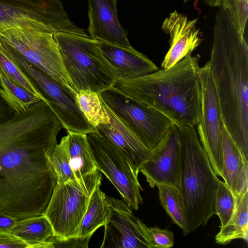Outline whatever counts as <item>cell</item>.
I'll return each mask as SVG.
<instances>
[{
    "label": "cell",
    "mask_w": 248,
    "mask_h": 248,
    "mask_svg": "<svg viewBox=\"0 0 248 248\" xmlns=\"http://www.w3.org/2000/svg\"><path fill=\"white\" fill-rule=\"evenodd\" d=\"M63 126L41 100L16 113L0 97V210L17 219L44 215L57 177L50 161Z\"/></svg>",
    "instance_id": "6da1fadb"
},
{
    "label": "cell",
    "mask_w": 248,
    "mask_h": 248,
    "mask_svg": "<svg viewBox=\"0 0 248 248\" xmlns=\"http://www.w3.org/2000/svg\"><path fill=\"white\" fill-rule=\"evenodd\" d=\"M208 62L224 126L248 159V46L233 18L221 7Z\"/></svg>",
    "instance_id": "7a4b0ae2"
},
{
    "label": "cell",
    "mask_w": 248,
    "mask_h": 248,
    "mask_svg": "<svg viewBox=\"0 0 248 248\" xmlns=\"http://www.w3.org/2000/svg\"><path fill=\"white\" fill-rule=\"evenodd\" d=\"M198 60L190 55L170 68L135 78L117 79L113 87L177 126L195 127L201 107Z\"/></svg>",
    "instance_id": "3957f363"
},
{
    "label": "cell",
    "mask_w": 248,
    "mask_h": 248,
    "mask_svg": "<svg viewBox=\"0 0 248 248\" xmlns=\"http://www.w3.org/2000/svg\"><path fill=\"white\" fill-rule=\"evenodd\" d=\"M178 126L181 147L179 192L186 215V235L206 225L216 215L215 198L220 180L213 170L195 127Z\"/></svg>",
    "instance_id": "277c9868"
},
{
    "label": "cell",
    "mask_w": 248,
    "mask_h": 248,
    "mask_svg": "<svg viewBox=\"0 0 248 248\" xmlns=\"http://www.w3.org/2000/svg\"><path fill=\"white\" fill-rule=\"evenodd\" d=\"M54 37L76 93L90 90L99 93L114 86L117 78L99 41L65 32L54 33Z\"/></svg>",
    "instance_id": "5b68a950"
},
{
    "label": "cell",
    "mask_w": 248,
    "mask_h": 248,
    "mask_svg": "<svg viewBox=\"0 0 248 248\" xmlns=\"http://www.w3.org/2000/svg\"><path fill=\"white\" fill-rule=\"evenodd\" d=\"M102 180L101 172L97 170L80 179L57 182L44 214L54 236L61 239L78 237L91 196Z\"/></svg>",
    "instance_id": "8992f818"
},
{
    "label": "cell",
    "mask_w": 248,
    "mask_h": 248,
    "mask_svg": "<svg viewBox=\"0 0 248 248\" xmlns=\"http://www.w3.org/2000/svg\"><path fill=\"white\" fill-rule=\"evenodd\" d=\"M16 28L89 36L70 20L60 0H0V32Z\"/></svg>",
    "instance_id": "52a82bcc"
},
{
    "label": "cell",
    "mask_w": 248,
    "mask_h": 248,
    "mask_svg": "<svg viewBox=\"0 0 248 248\" xmlns=\"http://www.w3.org/2000/svg\"><path fill=\"white\" fill-rule=\"evenodd\" d=\"M0 41L76 94L53 32L23 28H12L0 32Z\"/></svg>",
    "instance_id": "ba28073f"
},
{
    "label": "cell",
    "mask_w": 248,
    "mask_h": 248,
    "mask_svg": "<svg viewBox=\"0 0 248 248\" xmlns=\"http://www.w3.org/2000/svg\"><path fill=\"white\" fill-rule=\"evenodd\" d=\"M10 56L36 86L68 132L87 134L95 130L80 110L76 94L67 90L0 41Z\"/></svg>",
    "instance_id": "9c48e42d"
},
{
    "label": "cell",
    "mask_w": 248,
    "mask_h": 248,
    "mask_svg": "<svg viewBox=\"0 0 248 248\" xmlns=\"http://www.w3.org/2000/svg\"><path fill=\"white\" fill-rule=\"evenodd\" d=\"M98 94L105 105L151 151L173 124L159 111L135 101L113 87Z\"/></svg>",
    "instance_id": "30bf717a"
},
{
    "label": "cell",
    "mask_w": 248,
    "mask_h": 248,
    "mask_svg": "<svg viewBox=\"0 0 248 248\" xmlns=\"http://www.w3.org/2000/svg\"><path fill=\"white\" fill-rule=\"evenodd\" d=\"M96 170L103 173L118 191L124 202L138 210L143 203V190L127 157L110 141L96 130L87 134Z\"/></svg>",
    "instance_id": "8fae6325"
},
{
    "label": "cell",
    "mask_w": 248,
    "mask_h": 248,
    "mask_svg": "<svg viewBox=\"0 0 248 248\" xmlns=\"http://www.w3.org/2000/svg\"><path fill=\"white\" fill-rule=\"evenodd\" d=\"M201 107L197 126L200 141L215 174L223 179L222 130L224 126L212 70L207 62L199 67Z\"/></svg>",
    "instance_id": "7c38bea8"
},
{
    "label": "cell",
    "mask_w": 248,
    "mask_h": 248,
    "mask_svg": "<svg viewBox=\"0 0 248 248\" xmlns=\"http://www.w3.org/2000/svg\"><path fill=\"white\" fill-rule=\"evenodd\" d=\"M110 214L101 248H152L148 227L121 200L106 196Z\"/></svg>",
    "instance_id": "4fadbf2b"
},
{
    "label": "cell",
    "mask_w": 248,
    "mask_h": 248,
    "mask_svg": "<svg viewBox=\"0 0 248 248\" xmlns=\"http://www.w3.org/2000/svg\"><path fill=\"white\" fill-rule=\"evenodd\" d=\"M140 172L151 187L158 185L171 186L180 190L181 147L178 126L173 124L156 146Z\"/></svg>",
    "instance_id": "5bb4252c"
},
{
    "label": "cell",
    "mask_w": 248,
    "mask_h": 248,
    "mask_svg": "<svg viewBox=\"0 0 248 248\" xmlns=\"http://www.w3.org/2000/svg\"><path fill=\"white\" fill-rule=\"evenodd\" d=\"M197 19L190 20L176 10L163 22L161 29L170 36V48L161 63L162 69L171 67L191 53L202 42Z\"/></svg>",
    "instance_id": "9a60e30c"
},
{
    "label": "cell",
    "mask_w": 248,
    "mask_h": 248,
    "mask_svg": "<svg viewBox=\"0 0 248 248\" xmlns=\"http://www.w3.org/2000/svg\"><path fill=\"white\" fill-rule=\"evenodd\" d=\"M90 36L126 48L132 47L119 22L116 0H88Z\"/></svg>",
    "instance_id": "2e32d148"
},
{
    "label": "cell",
    "mask_w": 248,
    "mask_h": 248,
    "mask_svg": "<svg viewBox=\"0 0 248 248\" xmlns=\"http://www.w3.org/2000/svg\"><path fill=\"white\" fill-rule=\"evenodd\" d=\"M102 102L110 120L108 124H99L95 129L127 157L138 174L142 165L150 158L151 151Z\"/></svg>",
    "instance_id": "e0dca14e"
},
{
    "label": "cell",
    "mask_w": 248,
    "mask_h": 248,
    "mask_svg": "<svg viewBox=\"0 0 248 248\" xmlns=\"http://www.w3.org/2000/svg\"><path fill=\"white\" fill-rule=\"evenodd\" d=\"M103 54L113 68L117 79H132L158 70L143 54L133 47L126 48L99 41Z\"/></svg>",
    "instance_id": "ac0fdd59"
},
{
    "label": "cell",
    "mask_w": 248,
    "mask_h": 248,
    "mask_svg": "<svg viewBox=\"0 0 248 248\" xmlns=\"http://www.w3.org/2000/svg\"><path fill=\"white\" fill-rule=\"evenodd\" d=\"M223 180L233 194L248 190V159L225 128L222 130Z\"/></svg>",
    "instance_id": "d6986e66"
},
{
    "label": "cell",
    "mask_w": 248,
    "mask_h": 248,
    "mask_svg": "<svg viewBox=\"0 0 248 248\" xmlns=\"http://www.w3.org/2000/svg\"><path fill=\"white\" fill-rule=\"evenodd\" d=\"M233 195L235 206L233 214L227 224L220 229L215 237L216 242L219 245H226L237 239L248 242V190Z\"/></svg>",
    "instance_id": "ffe728a7"
},
{
    "label": "cell",
    "mask_w": 248,
    "mask_h": 248,
    "mask_svg": "<svg viewBox=\"0 0 248 248\" xmlns=\"http://www.w3.org/2000/svg\"><path fill=\"white\" fill-rule=\"evenodd\" d=\"M11 233L31 248H38L40 244L49 241L54 235L52 227L44 215L18 219Z\"/></svg>",
    "instance_id": "44dd1931"
},
{
    "label": "cell",
    "mask_w": 248,
    "mask_h": 248,
    "mask_svg": "<svg viewBox=\"0 0 248 248\" xmlns=\"http://www.w3.org/2000/svg\"><path fill=\"white\" fill-rule=\"evenodd\" d=\"M68 145L70 165L76 179L97 170L87 134L68 132Z\"/></svg>",
    "instance_id": "7402d4cb"
},
{
    "label": "cell",
    "mask_w": 248,
    "mask_h": 248,
    "mask_svg": "<svg viewBox=\"0 0 248 248\" xmlns=\"http://www.w3.org/2000/svg\"><path fill=\"white\" fill-rule=\"evenodd\" d=\"M98 185L93 192L88 206L81 222L78 237L91 236L100 227L107 222L110 208L107 200V195Z\"/></svg>",
    "instance_id": "603a6c76"
},
{
    "label": "cell",
    "mask_w": 248,
    "mask_h": 248,
    "mask_svg": "<svg viewBox=\"0 0 248 248\" xmlns=\"http://www.w3.org/2000/svg\"><path fill=\"white\" fill-rule=\"evenodd\" d=\"M0 97L16 113L24 112L42 100L11 79L0 67Z\"/></svg>",
    "instance_id": "cb8c5ba5"
},
{
    "label": "cell",
    "mask_w": 248,
    "mask_h": 248,
    "mask_svg": "<svg viewBox=\"0 0 248 248\" xmlns=\"http://www.w3.org/2000/svg\"><path fill=\"white\" fill-rule=\"evenodd\" d=\"M78 105L88 122L95 128L110 122V117L99 94L90 90H80L76 95Z\"/></svg>",
    "instance_id": "d4e9b609"
},
{
    "label": "cell",
    "mask_w": 248,
    "mask_h": 248,
    "mask_svg": "<svg viewBox=\"0 0 248 248\" xmlns=\"http://www.w3.org/2000/svg\"><path fill=\"white\" fill-rule=\"evenodd\" d=\"M156 186L161 205L185 235L187 227L186 217L179 190L167 185H158Z\"/></svg>",
    "instance_id": "484cf974"
},
{
    "label": "cell",
    "mask_w": 248,
    "mask_h": 248,
    "mask_svg": "<svg viewBox=\"0 0 248 248\" xmlns=\"http://www.w3.org/2000/svg\"><path fill=\"white\" fill-rule=\"evenodd\" d=\"M0 67L11 79L46 103L33 81L12 59L0 42Z\"/></svg>",
    "instance_id": "4316f807"
},
{
    "label": "cell",
    "mask_w": 248,
    "mask_h": 248,
    "mask_svg": "<svg viewBox=\"0 0 248 248\" xmlns=\"http://www.w3.org/2000/svg\"><path fill=\"white\" fill-rule=\"evenodd\" d=\"M50 161L57 177V182L76 179L70 165L67 135L63 137L54 148Z\"/></svg>",
    "instance_id": "83f0119b"
},
{
    "label": "cell",
    "mask_w": 248,
    "mask_h": 248,
    "mask_svg": "<svg viewBox=\"0 0 248 248\" xmlns=\"http://www.w3.org/2000/svg\"><path fill=\"white\" fill-rule=\"evenodd\" d=\"M235 206L234 195L227 185L219 181L215 198L216 215L220 221V229L224 227L231 217Z\"/></svg>",
    "instance_id": "f1b7e54d"
},
{
    "label": "cell",
    "mask_w": 248,
    "mask_h": 248,
    "mask_svg": "<svg viewBox=\"0 0 248 248\" xmlns=\"http://www.w3.org/2000/svg\"><path fill=\"white\" fill-rule=\"evenodd\" d=\"M219 7L228 10L245 35L248 17V0H221Z\"/></svg>",
    "instance_id": "f546056e"
},
{
    "label": "cell",
    "mask_w": 248,
    "mask_h": 248,
    "mask_svg": "<svg viewBox=\"0 0 248 248\" xmlns=\"http://www.w3.org/2000/svg\"><path fill=\"white\" fill-rule=\"evenodd\" d=\"M152 248H169L173 247L174 236L172 232L157 227H148Z\"/></svg>",
    "instance_id": "4dcf8cb0"
},
{
    "label": "cell",
    "mask_w": 248,
    "mask_h": 248,
    "mask_svg": "<svg viewBox=\"0 0 248 248\" xmlns=\"http://www.w3.org/2000/svg\"><path fill=\"white\" fill-rule=\"evenodd\" d=\"M91 236L72 237L66 239H61L53 236L49 241L52 243L53 248H87Z\"/></svg>",
    "instance_id": "1f68e13d"
},
{
    "label": "cell",
    "mask_w": 248,
    "mask_h": 248,
    "mask_svg": "<svg viewBox=\"0 0 248 248\" xmlns=\"http://www.w3.org/2000/svg\"><path fill=\"white\" fill-rule=\"evenodd\" d=\"M0 248H31L30 246L11 233L0 234Z\"/></svg>",
    "instance_id": "d6a6232c"
},
{
    "label": "cell",
    "mask_w": 248,
    "mask_h": 248,
    "mask_svg": "<svg viewBox=\"0 0 248 248\" xmlns=\"http://www.w3.org/2000/svg\"><path fill=\"white\" fill-rule=\"evenodd\" d=\"M18 219L0 210V234L11 233Z\"/></svg>",
    "instance_id": "836d02e7"
},
{
    "label": "cell",
    "mask_w": 248,
    "mask_h": 248,
    "mask_svg": "<svg viewBox=\"0 0 248 248\" xmlns=\"http://www.w3.org/2000/svg\"><path fill=\"white\" fill-rule=\"evenodd\" d=\"M204 3L210 7L219 6L221 0H202Z\"/></svg>",
    "instance_id": "e575fe53"
},
{
    "label": "cell",
    "mask_w": 248,
    "mask_h": 248,
    "mask_svg": "<svg viewBox=\"0 0 248 248\" xmlns=\"http://www.w3.org/2000/svg\"><path fill=\"white\" fill-rule=\"evenodd\" d=\"M187 0H184V1H185V2H186V1H187Z\"/></svg>",
    "instance_id": "d590c367"
}]
</instances>
